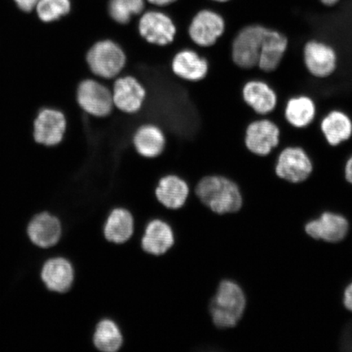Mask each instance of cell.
<instances>
[{"mask_svg":"<svg viewBox=\"0 0 352 352\" xmlns=\"http://www.w3.org/2000/svg\"><path fill=\"white\" fill-rule=\"evenodd\" d=\"M65 114L55 109H44L38 113L34 123L35 142L55 146L63 142L66 131Z\"/></svg>","mask_w":352,"mask_h":352,"instance_id":"obj_11","label":"cell"},{"mask_svg":"<svg viewBox=\"0 0 352 352\" xmlns=\"http://www.w3.org/2000/svg\"><path fill=\"white\" fill-rule=\"evenodd\" d=\"M138 34L148 43L166 46L173 43L177 34L174 21L166 12L157 10L144 11L139 17Z\"/></svg>","mask_w":352,"mask_h":352,"instance_id":"obj_6","label":"cell"},{"mask_svg":"<svg viewBox=\"0 0 352 352\" xmlns=\"http://www.w3.org/2000/svg\"><path fill=\"white\" fill-rule=\"evenodd\" d=\"M176 0H146V2L152 6V10H157V8H164L170 6Z\"/></svg>","mask_w":352,"mask_h":352,"instance_id":"obj_30","label":"cell"},{"mask_svg":"<svg viewBox=\"0 0 352 352\" xmlns=\"http://www.w3.org/2000/svg\"><path fill=\"white\" fill-rule=\"evenodd\" d=\"M196 195L214 213H234L241 208L242 196L235 182L222 175H209L197 184Z\"/></svg>","mask_w":352,"mask_h":352,"instance_id":"obj_1","label":"cell"},{"mask_svg":"<svg viewBox=\"0 0 352 352\" xmlns=\"http://www.w3.org/2000/svg\"><path fill=\"white\" fill-rule=\"evenodd\" d=\"M28 234L33 243L39 248H52L60 239V222L54 215L46 212L38 214L29 224Z\"/></svg>","mask_w":352,"mask_h":352,"instance_id":"obj_20","label":"cell"},{"mask_svg":"<svg viewBox=\"0 0 352 352\" xmlns=\"http://www.w3.org/2000/svg\"><path fill=\"white\" fill-rule=\"evenodd\" d=\"M314 171V162L300 146H288L277 157L275 173L285 182L299 184L306 182Z\"/></svg>","mask_w":352,"mask_h":352,"instance_id":"obj_7","label":"cell"},{"mask_svg":"<svg viewBox=\"0 0 352 352\" xmlns=\"http://www.w3.org/2000/svg\"><path fill=\"white\" fill-rule=\"evenodd\" d=\"M289 47L287 36L279 30L268 29L262 44L257 67L264 73H272L280 67Z\"/></svg>","mask_w":352,"mask_h":352,"instance_id":"obj_14","label":"cell"},{"mask_svg":"<svg viewBox=\"0 0 352 352\" xmlns=\"http://www.w3.org/2000/svg\"><path fill=\"white\" fill-rule=\"evenodd\" d=\"M134 232V219L129 210L116 208L109 214L104 223L105 239L114 244H123Z\"/></svg>","mask_w":352,"mask_h":352,"instance_id":"obj_24","label":"cell"},{"mask_svg":"<svg viewBox=\"0 0 352 352\" xmlns=\"http://www.w3.org/2000/svg\"><path fill=\"white\" fill-rule=\"evenodd\" d=\"M86 60L96 76L112 79L124 69L126 56L122 48L111 39L96 42L88 50Z\"/></svg>","mask_w":352,"mask_h":352,"instance_id":"obj_4","label":"cell"},{"mask_svg":"<svg viewBox=\"0 0 352 352\" xmlns=\"http://www.w3.org/2000/svg\"><path fill=\"white\" fill-rule=\"evenodd\" d=\"M280 142V127L267 118H261L250 122L245 131V146L254 155H270L279 146Z\"/></svg>","mask_w":352,"mask_h":352,"instance_id":"obj_8","label":"cell"},{"mask_svg":"<svg viewBox=\"0 0 352 352\" xmlns=\"http://www.w3.org/2000/svg\"><path fill=\"white\" fill-rule=\"evenodd\" d=\"M343 302H344L346 309L352 311V283L347 286L345 290Z\"/></svg>","mask_w":352,"mask_h":352,"instance_id":"obj_29","label":"cell"},{"mask_svg":"<svg viewBox=\"0 0 352 352\" xmlns=\"http://www.w3.org/2000/svg\"><path fill=\"white\" fill-rule=\"evenodd\" d=\"M17 7L24 12H30L36 7L38 0H14Z\"/></svg>","mask_w":352,"mask_h":352,"instance_id":"obj_28","label":"cell"},{"mask_svg":"<svg viewBox=\"0 0 352 352\" xmlns=\"http://www.w3.org/2000/svg\"><path fill=\"white\" fill-rule=\"evenodd\" d=\"M349 223L340 214L325 212L320 218L307 223L305 230L314 239L338 242L345 239Z\"/></svg>","mask_w":352,"mask_h":352,"instance_id":"obj_15","label":"cell"},{"mask_svg":"<svg viewBox=\"0 0 352 352\" xmlns=\"http://www.w3.org/2000/svg\"><path fill=\"white\" fill-rule=\"evenodd\" d=\"M344 173L346 179L352 184V154L346 162Z\"/></svg>","mask_w":352,"mask_h":352,"instance_id":"obj_31","label":"cell"},{"mask_svg":"<svg viewBox=\"0 0 352 352\" xmlns=\"http://www.w3.org/2000/svg\"><path fill=\"white\" fill-rule=\"evenodd\" d=\"M212 1L217 3H227L228 1H230V0H212Z\"/></svg>","mask_w":352,"mask_h":352,"instance_id":"obj_33","label":"cell"},{"mask_svg":"<svg viewBox=\"0 0 352 352\" xmlns=\"http://www.w3.org/2000/svg\"><path fill=\"white\" fill-rule=\"evenodd\" d=\"M171 69L176 76L188 82H198L204 79L209 72L208 60L195 51L182 50L174 56Z\"/></svg>","mask_w":352,"mask_h":352,"instance_id":"obj_16","label":"cell"},{"mask_svg":"<svg viewBox=\"0 0 352 352\" xmlns=\"http://www.w3.org/2000/svg\"><path fill=\"white\" fill-rule=\"evenodd\" d=\"M321 133L330 146L337 147L352 136V120L342 110L333 109L320 122Z\"/></svg>","mask_w":352,"mask_h":352,"instance_id":"obj_19","label":"cell"},{"mask_svg":"<svg viewBox=\"0 0 352 352\" xmlns=\"http://www.w3.org/2000/svg\"><path fill=\"white\" fill-rule=\"evenodd\" d=\"M157 199L165 208L177 210L183 208L189 195V187L177 175H169L162 177L155 189Z\"/></svg>","mask_w":352,"mask_h":352,"instance_id":"obj_21","label":"cell"},{"mask_svg":"<svg viewBox=\"0 0 352 352\" xmlns=\"http://www.w3.org/2000/svg\"><path fill=\"white\" fill-rule=\"evenodd\" d=\"M94 344L100 351H118L123 344V337L120 327L112 320H100L95 329Z\"/></svg>","mask_w":352,"mask_h":352,"instance_id":"obj_25","label":"cell"},{"mask_svg":"<svg viewBox=\"0 0 352 352\" xmlns=\"http://www.w3.org/2000/svg\"><path fill=\"white\" fill-rule=\"evenodd\" d=\"M42 280L51 292L65 293L72 288L74 279L72 264L64 258H52L44 264Z\"/></svg>","mask_w":352,"mask_h":352,"instance_id":"obj_18","label":"cell"},{"mask_svg":"<svg viewBox=\"0 0 352 352\" xmlns=\"http://www.w3.org/2000/svg\"><path fill=\"white\" fill-rule=\"evenodd\" d=\"M241 96L244 102L261 116L274 112L278 104V96L274 88L258 79L246 82L242 87Z\"/></svg>","mask_w":352,"mask_h":352,"instance_id":"obj_13","label":"cell"},{"mask_svg":"<svg viewBox=\"0 0 352 352\" xmlns=\"http://www.w3.org/2000/svg\"><path fill=\"white\" fill-rule=\"evenodd\" d=\"M146 91L138 79L132 76L121 77L113 83V107L126 113H135L142 108Z\"/></svg>","mask_w":352,"mask_h":352,"instance_id":"obj_12","label":"cell"},{"mask_svg":"<svg viewBox=\"0 0 352 352\" xmlns=\"http://www.w3.org/2000/svg\"><path fill=\"white\" fill-rule=\"evenodd\" d=\"M77 101L83 111L96 118L109 116L113 108L112 91L94 79H85L79 83Z\"/></svg>","mask_w":352,"mask_h":352,"instance_id":"obj_10","label":"cell"},{"mask_svg":"<svg viewBox=\"0 0 352 352\" xmlns=\"http://www.w3.org/2000/svg\"><path fill=\"white\" fill-rule=\"evenodd\" d=\"M267 26L254 23L242 28L232 39L231 57L232 63L241 69H252L256 67L259 54Z\"/></svg>","mask_w":352,"mask_h":352,"instance_id":"obj_3","label":"cell"},{"mask_svg":"<svg viewBox=\"0 0 352 352\" xmlns=\"http://www.w3.org/2000/svg\"><path fill=\"white\" fill-rule=\"evenodd\" d=\"M227 22L221 13L209 8L198 11L188 28V35L197 46H214L226 34Z\"/></svg>","mask_w":352,"mask_h":352,"instance_id":"obj_5","label":"cell"},{"mask_svg":"<svg viewBox=\"0 0 352 352\" xmlns=\"http://www.w3.org/2000/svg\"><path fill=\"white\" fill-rule=\"evenodd\" d=\"M284 116L286 122L294 129H305L315 120L316 105L314 99L306 95L293 96L286 102Z\"/></svg>","mask_w":352,"mask_h":352,"instance_id":"obj_22","label":"cell"},{"mask_svg":"<svg viewBox=\"0 0 352 352\" xmlns=\"http://www.w3.org/2000/svg\"><path fill=\"white\" fill-rule=\"evenodd\" d=\"M133 144L140 155L147 158L160 156L166 146V138L156 125H143L135 131Z\"/></svg>","mask_w":352,"mask_h":352,"instance_id":"obj_23","label":"cell"},{"mask_svg":"<svg viewBox=\"0 0 352 352\" xmlns=\"http://www.w3.org/2000/svg\"><path fill=\"white\" fill-rule=\"evenodd\" d=\"M302 59L307 72L316 78H327L336 72L338 56L330 44L311 39L305 44Z\"/></svg>","mask_w":352,"mask_h":352,"instance_id":"obj_9","label":"cell"},{"mask_svg":"<svg viewBox=\"0 0 352 352\" xmlns=\"http://www.w3.org/2000/svg\"><path fill=\"white\" fill-rule=\"evenodd\" d=\"M38 19L45 23L58 21L72 10V0H38L36 4Z\"/></svg>","mask_w":352,"mask_h":352,"instance_id":"obj_27","label":"cell"},{"mask_svg":"<svg viewBox=\"0 0 352 352\" xmlns=\"http://www.w3.org/2000/svg\"><path fill=\"white\" fill-rule=\"evenodd\" d=\"M319 1L325 7H333L340 3L341 0H319Z\"/></svg>","mask_w":352,"mask_h":352,"instance_id":"obj_32","label":"cell"},{"mask_svg":"<svg viewBox=\"0 0 352 352\" xmlns=\"http://www.w3.org/2000/svg\"><path fill=\"white\" fill-rule=\"evenodd\" d=\"M245 305V296L240 286L232 280H223L210 305L214 324L219 329L236 327Z\"/></svg>","mask_w":352,"mask_h":352,"instance_id":"obj_2","label":"cell"},{"mask_svg":"<svg viewBox=\"0 0 352 352\" xmlns=\"http://www.w3.org/2000/svg\"><path fill=\"white\" fill-rule=\"evenodd\" d=\"M146 10V0H109L108 14L118 25H129L143 14Z\"/></svg>","mask_w":352,"mask_h":352,"instance_id":"obj_26","label":"cell"},{"mask_svg":"<svg viewBox=\"0 0 352 352\" xmlns=\"http://www.w3.org/2000/svg\"><path fill=\"white\" fill-rule=\"evenodd\" d=\"M174 244V232L168 223L160 219H153L148 223L142 240L145 252L160 256L168 252Z\"/></svg>","mask_w":352,"mask_h":352,"instance_id":"obj_17","label":"cell"}]
</instances>
